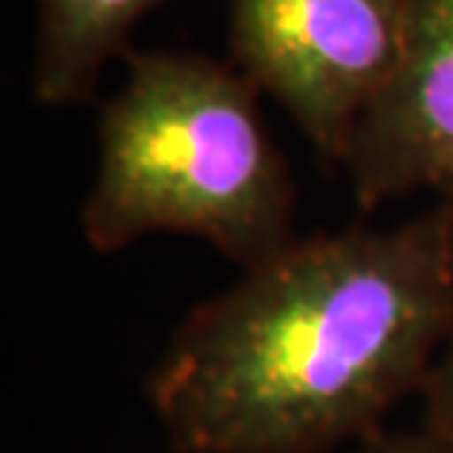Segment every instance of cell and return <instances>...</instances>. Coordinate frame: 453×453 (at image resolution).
<instances>
[{"instance_id":"6da1fadb","label":"cell","mask_w":453,"mask_h":453,"mask_svg":"<svg viewBox=\"0 0 453 453\" xmlns=\"http://www.w3.org/2000/svg\"><path fill=\"white\" fill-rule=\"evenodd\" d=\"M453 336V206L295 235L177 324L148 374L171 453L357 448Z\"/></svg>"},{"instance_id":"7a4b0ae2","label":"cell","mask_w":453,"mask_h":453,"mask_svg":"<svg viewBox=\"0 0 453 453\" xmlns=\"http://www.w3.org/2000/svg\"><path fill=\"white\" fill-rule=\"evenodd\" d=\"M121 62L80 206L88 250L112 257L150 235H188L239 268L283 250L297 188L257 86L192 50H130Z\"/></svg>"},{"instance_id":"3957f363","label":"cell","mask_w":453,"mask_h":453,"mask_svg":"<svg viewBox=\"0 0 453 453\" xmlns=\"http://www.w3.org/2000/svg\"><path fill=\"white\" fill-rule=\"evenodd\" d=\"M415 0H226L233 65L327 165L397 74Z\"/></svg>"},{"instance_id":"277c9868","label":"cell","mask_w":453,"mask_h":453,"mask_svg":"<svg viewBox=\"0 0 453 453\" xmlns=\"http://www.w3.org/2000/svg\"><path fill=\"white\" fill-rule=\"evenodd\" d=\"M362 212L412 195L453 206V0H415L395 80L344 157Z\"/></svg>"},{"instance_id":"5b68a950","label":"cell","mask_w":453,"mask_h":453,"mask_svg":"<svg viewBox=\"0 0 453 453\" xmlns=\"http://www.w3.org/2000/svg\"><path fill=\"white\" fill-rule=\"evenodd\" d=\"M30 97L48 110L88 104L101 71L133 50V33L162 0H33Z\"/></svg>"},{"instance_id":"8992f818","label":"cell","mask_w":453,"mask_h":453,"mask_svg":"<svg viewBox=\"0 0 453 453\" xmlns=\"http://www.w3.org/2000/svg\"><path fill=\"white\" fill-rule=\"evenodd\" d=\"M421 430L445 453H453V336L421 388Z\"/></svg>"},{"instance_id":"52a82bcc","label":"cell","mask_w":453,"mask_h":453,"mask_svg":"<svg viewBox=\"0 0 453 453\" xmlns=\"http://www.w3.org/2000/svg\"><path fill=\"white\" fill-rule=\"evenodd\" d=\"M350 453H445L421 427L418 430H380L359 441Z\"/></svg>"}]
</instances>
